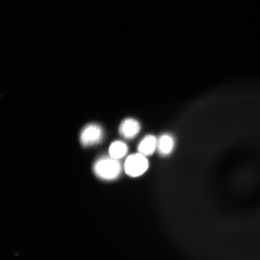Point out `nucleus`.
<instances>
[{
    "label": "nucleus",
    "mask_w": 260,
    "mask_h": 260,
    "mask_svg": "<svg viewBox=\"0 0 260 260\" xmlns=\"http://www.w3.org/2000/svg\"><path fill=\"white\" fill-rule=\"evenodd\" d=\"M128 146L122 141H115L112 143L109 148L110 157L119 160L124 157L127 153Z\"/></svg>",
    "instance_id": "7"
},
{
    "label": "nucleus",
    "mask_w": 260,
    "mask_h": 260,
    "mask_svg": "<svg viewBox=\"0 0 260 260\" xmlns=\"http://www.w3.org/2000/svg\"><path fill=\"white\" fill-rule=\"evenodd\" d=\"M93 171L98 177L103 180H115L121 174V164L119 160L111 157H102L94 165Z\"/></svg>",
    "instance_id": "1"
},
{
    "label": "nucleus",
    "mask_w": 260,
    "mask_h": 260,
    "mask_svg": "<svg viewBox=\"0 0 260 260\" xmlns=\"http://www.w3.org/2000/svg\"><path fill=\"white\" fill-rule=\"evenodd\" d=\"M149 162L145 156L141 154H133L128 156L125 162L126 174L132 177H137L148 170Z\"/></svg>",
    "instance_id": "2"
},
{
    "label": "nucleus",
    "mask_w": 260,
    "mask_h": 260,
    "mask_svg": "<svg viewBox=\"0 0 260 260\" xmlns=\"http://www.w3.org/2000/svg\"><path fill=\"white\" fill-rule=\"evenodd\" d=\"M141 130V125L135 119L128 118L123 121L119 126L120 134L123 138L132 139L136 137Z\"/></svg>",
    "instance_id": "4"
},
{
    "label": "nucleus",
    "mask_w": 260,
    "mask_h": 260,
    "mask_svg": "<svg viewBox=\"0 0 260 260\" xmlns=\"http://www.w3.org/2000/svg\"><path fill=\"white\" fill-rule=\"evenodd\" d=\"M103 130L99 125L92 123L83 129L80 135V141L84 146L95 145L103 138Z\"/></svg>",
    "instance_id": "3"
},
{
    "label": "nucleus",
    "mask_w": 260,
    "mask_h": 260,
    "mask_svg": "<svg viewBox=\"0 0 260 260\" xmlns=\"http://www.w3.org/2000/svg\"><path fill=\"white\" fill-rule=\"evenodd\" d=\"M157 147V140L152 135L146 136L138 145V151L140 154L146 156L154 153Z\"/></svg>",
    "instance_id": "5"
},
{
    "label": "nucleus",
    "mask_w": 260,
    "mask_h": 260,
    "mask_svg": "<svg viewBox=\"0 0 260 260\" xmlns=\"http://www.w3.org/2000/svg\"><path fill=\"white\" fill-rule=\"evenodd\" d=\"M175 145L174 139L169 134L162 135L157 141V147L159 153L162 155H167L173 151Z\"/></svg>",
    "instance_id": "6"
}]
</instances>
